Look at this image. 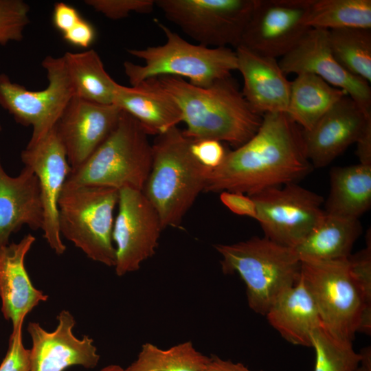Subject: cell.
I'll use <instances>...</instances> for the list:
<instances>
[{
  "label": "cell",
  "mask_w": 371,
  "mask_h": 371,
  "mask_svg": "<svg viewBox=\"0 0 371 371\" xmlns=\"http://www.w3.org/2000/svg\"><path fill=\"white\" fill-rule=\"evenodd\" d=\"M313 168L305 155L302 128L286 113H267L252 137L209 170L204 192L252 196L296 183Z\"/></svg>",
  "instance_id": "6da1fadb"
},
{
  "label": "cell",
  "mask_w": 371,
  "mask_h": 371,
  "mask_svg": "<svg viewBox=\"0 0 371 371\" xmlns=\"http://www.w3.org/2000/svg\"><path fill=\"white\" fill-rule=\"evenodd\" d=\"M178 105L184 135L192 140L214 139L236 148L258 130L262 116L254 112L229 76L200 87L177 76L156 78Z\"/></svg>",
  "instance_id": "7a4b0ae2"
},
{
  "label": "cell",
  "mask_w": 371,
  "mask_h": 371,
  "mask_svg": "<svg viewBox=\"0 0 371 371\" xmlns=\"http://www.w3.org/2000/svg\"><path fill=\"white\" fill-rule=\"evenodd\" d=\"M192 139L177 126L156 136L150 170L143 193L157 211L162 227L179 225L199 194L210 168L190 150Z\"/></svg>",
  "instance_id": "3957f363"
},
{
  "label": "cell",
  "mask_w": 371,
  "mask_h": 371,
  "mask_svg": "<svg viewBox=\"0 0 371 371\" xmlns=\"http://www.w3.org/2000/svg\"><path fill=\"white\" fill-rule=\"evenodd\" d=\"M224 274H238L246 286L249 308L265 315L277 297L301 276V260L293 248L265 237L217 244Z\"/></svg>",
  "instance_id": "277c9868"
},
{
  "label": "cell",
  "mask_w": 371,
  "mask_h": 371,
  "mask_svg": "<svg viewBox=\"0 0 371 371\" xmlns=\"http://www.w3.org/2000/svg\"><path fill=\"white\" fill-rule=\"evenodd\" d=\"M157 24L166 36L164 44L127 50L144 62L143 65L124 62L131 86L149 78L170 76L186 78L196 87H208L237 70L236 52L230 47L192 44L163 23L157 21Z\"/></svg>",
  "instance_id": "5b68a950"
},
{
  "label": "cell",
  "mask_w": 371,
  "mask_h": 371,
  "mask_svg": "<svg viewBox=\"0 0 371 371\" xmlns=\"http://www.w3.org/2000/svg\"><path fill=\"white\" fill-rule=\"evenodd\" d=\"M148 136L136 119L122 111L107 138L80 166L71 170L64 188L95 186L142 191L153 159Z\"/></svg>",
  "instance_id": "8992f818"
},
{
  "label": "cell",
  "mask_w": 371,
  "mask_h": 371,
  "mask_svg": "<svg viewBox=\"0 0 371 371\" xmlns=\"http://www.w3.org/2000/svg\"><path fill=\"white\" fill-rule=\"evenodd\" d=\"M118 198L115 188L82 186L64 188L58 200L60 235L108 267L115 265L113 229Z\"/></svg>",
  "instance_id": "52a82bcc"
},
{
  "label": "cell",
  "mask_w": 371,
  "mask_h": 371,
  "mask_svg": "<svg viewBox=\"0 0 371 371\" xmlns=\"http://www.w3.org/2000/svg\"><path fill=\"white\" fill-rule=\"evenodd\" d=\"M301 278L323 326L335 337L352 342L365 306L348 259L301 261Z\"/></svg>",
  "instance_id": "ba28073f"
},
{
  "label": "cell",
  "mask_w": 371,
  "mask_h": 371,
  "mask_svg": "<svg viewBox=\"0 0 371 371\" xmlns=\"http://www.w3.org/2000/svg\"><path fill=\"white\" fill-rule=\"evenodd\" d=\"M41 65L48 85L40 91L28 90L0 74V106L18 124L32 127L27 146L36 144L52 130L74 95L63 56H47Z\"/></svg>",
  "instance_id": "9c48e42d"
},
{
  "label": "cell",
  "mask_w": 371,
  "mask_h": 371,
  "mask_svg": "<svg viewBox=\"0 0 371 371\" xmlns=\"http://www.w3.org/2000/svg\"><path fill=\"white\" fill-rule=\"evenodd\" d=\"M255 0H155L165 17L208 47H238Z\"/></svg>",
  "instance_id": "30bf717a"
},
{
  "label": "cell",
  "mask_w": 371,
  "mask_h": 371,
  "mask_svg": "<svg viewBox=\"0 0 371 371\" xmlns=\"http://www.w3.org/2000/svg\"><path fill=\"white\" fill-rule=\"evenodd\" d=\"M250 196L265 236L291 248L300 244L326 214L322 196L296 183L270 188Z\"/></svg>",
  "instance_id": "8fae6325"
},
{
  "label": "cell",
  "mask_w": 371,
  "mask_h": 371,
  "mask_svg": "<svg viewBox=\"0 0 371 371\" xmlns=\"http://www.w3.org/2000/svg\"><path fill=\"white\" fill-rule=\"evenodd\" d=\"M118 211L114 220L115 273L122 276L137 271L155 254L161 232L160 218L142 190H119Z\"/></svg>",
  "instance_id": "7c38bea8"
},
{
  "label": "cell",
  "mask_w": 371,
  "mask_h": 371,
  "mask_svg": "<svg viewBox=\"0 0 371 371\" xmlns=\"http://www.w3.org/2000/svg\"><path fill=\"white\" fill-rule=\"evenodd\" d=\"M312 0H255L240 43L262 56L282 57L311 29L306 16Z\"/></svg>",
  "instance_id": "4fadbf2b"
},
{
  "label": "cell",
  "mask_w": 371,
  "mask_h": 371,
  "mask_svg": "<svg viewBox=\"0 0 371 371\" xmlns=\"http://www.w3.org/2000/svg\"><path fill=\"white\" fill-rule=\"evenodd\" d=\"M21 159L38 179L43 210V238L56 254H63L66 246L60 232L58 205L71 168L54 127L36 144L27 145Z\"/></svg>",
  "instance_id": "5bb4252c"
},
{
  "label": "cell",
  "mask_w": 371,
  "mask_h": 371,
  "mask_svg": "<svg viewBox=\"0 0 371 371\" xmlns=\"http://www.w3.org/2000/svg\"><path fill=\"white\" fill-rule=\"evenodd\" d=\"M282 72L311 74L346 93L366 113L371 114L370 84L348 71L335 58L328 31L310 29L278 63Z\"/></svg>",
  "instance_id": "9a60e30c"
},
{
  "label": "cell",
  "mask_w": 371,
  "mask_h": 371,
  "mask_svg": "<svg viewBox=\"0 0 371 371\" xmlns=\"http://www.w3.org/2000/svg\"><path fill=\"white\" fill-rule=\"evenodd\" d=\"M121 111L114 104L73 96L54 126L71 170L80 166L107 138Z\"/></svg>",
  "instance_id": "2e32d148"
},
{
  "label": "cell",
  "mask_w": 371,
  "mask_h": 371,
  "mask_svg": "<svg viewBox=\"0 0 371 371\" xmlns=\"http://www.w3.org/2000/svg\"><path fill=\"white\" fill-rule=\"evenodd\" d=\"M57 320L58 325L52 332L45 330L37 322L28 324L27 331L32 341L31 371H64L73 366L95 368L100 356L91 337L84 335L79 339L75 336L73 315L63 310Z\"/></svg>",
  "instance_id": "e0dca14e"
},
{
  "label": "cell",
  "mask_w": 371,
  "mask_h": 371,
  "mask_svg": "<svg viewBox=\"0 0 371 371\" xmlns=\"http://www.w3.org/2000/svg\"><path fill=\"white\" fill-rule=\"evenodd\" d=\"M370 121L371 114L345 95L311 129H302L305 155L313 168L330 164L357 142Z\"/></svg>",
  "instance_id": "ac0fdd59"
},
{
  "label": "cell",
  "mask_w": 371,
  "mask_h": 371,
  "mask_svg": "<svg viewBox=\"0 0 371 371\" xmlns=\"http://www.w3.org/2000/svg\"><path fill=\"white\" fill-rule=\"evenodd\" d=\"M237 70L243 78L242 94L251 109L262 116L267 113H286L291 82L276 58L262 56L238 45L235 49Z\"/></svg>",
  "instance_id": "d6986e66"
},
{
  "label": "cell",
  "mask_w": 371,
  "mask_h": 371,
  "mask_svg": "<svg viewBox=\"0 0 371 371\" xmlns=\"http://www.w3.org/2000/svg\"><path fill=\"white\" fill-rule=\"evenodd\" d=\"M28 234L19 243L0 248V298L4 318L12 328L23 324L26 315L48 295L33 285L25 266L27 254L35 242Z\"/></svg>",
  "instance_id": "ffe728a7"
},
{
  "label": "cell",
  "mask_w": 371,
  "mask_h": 371,
  "mask_svg": "<svg viewBox=\"0 0 371 371\" xmlns=\"http://www.w3.org/2000/svg\"><path fill=\"white\" fill-rule=\"evenodd\" d=\"M43 210L36 176L24 166L16 177L3 168L0 155V248L9 244L10 236L23 225L42 229Z\"/></svg>",
  "instance_id": "44dd1931"
},
{
  "label": "cell",
  "mask_w": 371,
  "mask_h": 371,
  "mask_svg": "<svg viewBox=\"0 0 371 371\" xmlns=\"http://www.w3.org/2000/svg\"><path fill=\"white\" fill-rule=\"evenodd\" d=\"M113 104L136 119L148 135L162 134L182 122L178 105L156 78L131 87L119 84Z\"/></svg>",
  "instance_id": "7402d4cb"
},
{
  "label": "cell",
  "mask_w": 371,
  "mask_h": 371,
  "mask_svg": "<svg viewBox=\"0 0 371 371\" xmlns=\"http://www.w3.org/2000/svg\"><path fill=\"white\" fill-rule=\"evenodd\" d=\"M265 316L269 324L289 343L312 346V333L322 324L317 306L301 276L299 281L282 293Z\"/></svg>",
  "instance_id": "603a6c76"
},
{
  "label": "cell",
  "mask_w": 371,
  "mask_h": 371,
  "mask_svg": "<svg viewBox=\"0 0 371 371\" xmlns=\"http://www.w3.org/2000/svg\"><path fill=\"white\" fill-rule=\"evenodd\" d=\"M362 233L359 219L326 213L319 224L294 249L301 261L348 259Z\"/></svg>",
  "instance_id": "cb8c5ba5"
},
{
  "label": "cell",
  "mask_w": 371,
  "mask_h": 371,
  "mask_svg": "<svg viewBox=\"0 0 371 371\" xmlns=\"http://www.w3.org/2000/svg\"><path fill=\"white\" fill-rule=\"evenodd\" d=\"M326 214L359 219L371 206V165L334 167L330 172Z\"/></svg>",
  "instance_id": "d4e9b609"
},
{
  "label": "cell",
  "mask_w": 371,
  "mask_h": 371,
  "mask_svg": "<svg viewBox=\"0 0 371 371\" xmlns=\"http://www.w3.org/2000/svg\"><path fill=\"white\" fill-rule=\"evenodd\" d=\"M346 93L311 74H300L291 82L286 113L302 130L311 129Z\"/></svg>",
  "instance_id": "484cf974"
},
{
  "label": "cell",
  "mask_w": 371,
  "mask_h": 371,
  "mask_svg": "<svg viewBox=\"0 0 371 371\" xmlns=\"http://www.w3.org/2000/svg\"><path fill=\"white\" fill-rule=\"evenodd\" d=\"M63 56L75 96L100 104H113L119 84L106 71L95 50L67 52Z\"/></svg>",
  "instance_id": "4316f807"
},
{
  "label": "cell",
  "mask_w": 371,
  "mask_h": 371,
  "mask_svg": "<svg viewBox=\"0 0 371 371\" xmlns=\"http://www.w3.org/2000/svg\"><path fill=\"white\" fill-rule=\"evenodd\" d=\"M309 28L331 30L371 29L370 0H312L307 16Z\"/></svg>",
  "instance_id": "83f0119b"
},
{
  "label": "cell",
  "mask_w": 371,
  "mask_h": 371,
  "mask_svg": "<svg viewBox=\"0 0 371 371\" xmlns=\"http://www.w3.org/2000/svg\"><path fill=\"white\" fill-rule=\"evenodd\" d=\"M209 360L190 341L168 349L147 342L125 371H203Z\"/></svg>",
  "instance_id": "f1b7e54d"
},
{
  "label": "cell",
  "mask_w": 371,
  "mask_h": 371,
  "mask_svg": "<svg viewBox=\"0 0 371 371\" xmlns=\"http://www.w3.org/2000/svg\"><path fill=\"white\" fill-rule=\"evenodd\" d=\"M328 41L337 60L350 74L371 82V29L328 30Z\"/></svg>",
  "instance_id": "f546056e"
},
{
  "label": "cell",
  "mask_w": 371,
  "mask_h": 371,
  "mask_svg": "<svg viewBox=\"0 0 371 371\" xmlns=\"http://www.w3.org/2000/svg\"><path fill=\"white\" fill-rule=\"evenodd\" d=\"M312 348L315 351L314 371H356L361 355L352 342L333 336L322 324L312 333Z\"/></svg>",
  "instance_id": "4dcf8cb0"
},
{
  "label": "cell",
  "mask_w": 371,
  "mask_h": 371,
  "mask_svg": "<svg viewBox=\"0 0 371 371\" xmlns=\"http://www.w3.org/2000/svg\"><path fill=\"white\" fill-rule=\"evenodd\" d=\"M350 271L362 295L365 309L358 332L371 334V240L367 235L366 247L348 258Z\"/></svg>",
  "instance_id": "1f68e13d"
},
{
  "label": "cell",
  "mask_w": 371,
  "mask_h": 371,
  "mask_svg": "<svg viewBox=\"0 0 371 371\" xmlns=\"http://www.w3.org/2000/svg\"><path fill=\"white\" fill-rule=\"evenodd\" d=\"M30 7L23 0H0V45L21 41L30 23Z\"/></svg>",
  "instance_id": "d6a6232c"
},
{
  "label": "cell",
  "mask_w": 371,
  "mask_h": 371,
  "mask_svg": "<svg viewBox=\"0 0 371 371\" xmlns=\"http://www.w3.org/2000/svg\"><path fill=\"white\" fill-rule=\"evenodd\" d=\"M85 3L111 20H120L132 12L149 14L155 0H85Z\"/></svg>",
  "instance_id": "836d02e7"
},
{
  "label": "cell",
  "mask_w": 371,
  "mask_h": 371,
  "mask_svg": "<svg viewBox=\"0 0 371 371\" xmlns=\"http://www.w3.org/2000/svg\"><path fill=\"white\" fill-rule=\"evenodd\" d=\"M22 326L12 328L8 349L0 365V371H31L30 350L24 347Z\"/></svg>",
  "instance_id": "e575fe53"
},
{
  "label": "cell",
  "mask_w": 371,
  "mask_h": 371,
  "mask_svg": "<svg viewBox=\"0 0 371 371\" xmlns=\"http://www.w3.org/2000/svg\"><path fill=\"white\" fill-rule=\"evenodd\" d=\"M190 150L201 164L210 169L218 167L227 153L221 142L207 139L192 140Z\"/></svg>",
  "instance_id": "d590c367"
},
{
  "label": "cell",
  "mask_w": 371,
  "mask_h": 371,
  "mask_svg": "<svg viewBox=\"0 0 371 371\" xmlns=\"http://www.w3.org/2000/svg\"><path fill=\"white\" fill-rule=\"evenodd\" d=\"M221 203L233 213L256 219V204L250 196L238 192H220Z\"/></svg>",
  "instance_id": "8d00e7d4"
},
{
  "label": "cell",
  "mask_w": 371,
  "mask_h": 371,
  "mask_svg": "<svg viewBox=\"0 0 371 371\" xmlns=\"http://www.w3.org/2000/svg\"><path fill=\"white\" fill-rule=\"evenodd\" d=\"M65 41L80 47H88L95 37V30L91 24L81 19L71 29L63 34Z\"/></svg>",
  "instance_id": "74e56055"
},
{
  "label": "cell",
  "mask_w": 371,
  "mask_h": 371,
  "mask_svg": "<svg viewBox=\"0 0 371 371\" xmlns=\"http://www.w3.org/2000/svg\"><path fill=\"white\" fill-rule=\"evenodd\" d=\"M81 19L77 10L70 5L63 2L54 5L53 23L63 34L71 29Z\"/></svg>",
  "instance_id": "f35d334b"
},
{
  "label": "cell",
  "mask_w": 371,
  "mask_h": 371,
  "mask_svg": "<svg viewBox=\"0 0 371 371\" xmlns=\"http://www.w3.org/2000/svg\"><path fill=\"white\" fill-rule=\"evenodd\" d=\"M355 144L359 164L371 165V121L368 123Z\"/></svg>",
  "instance_id": "ab89813d"
},
{
  "label": "cell",
  "mask_w": 371,
  "mask_h": 371,
  "mask_svg": "<svg viewBox=\"0 0 371 371\" xmlns=\"http://www.w3.org/2000/svg\"><path fill=\"white\" fill-rule=\"evenodd\" d=\"M203 371H251L242 363H234L212 355Z\"/></svg>",
  "instance_id": "60d3db41"
},
{
  "label": "cell",
  "mask_w": 371,
  "mask_h": 371,
  "mask_svg": "<svg viewBox=\"0 0 371 371\" xmlns=\"http://www.w3.org/2000/svg\"><path fill=\"white\" fill-rule=\"evenodd\" d=\"M361 355L360 366L356 371H371V350L366 347L359 352Z\"/></svg>",
  "instance_id": "b9f144b4"
},
{
  "label": "cell",
  "mask_w": 371,
  "mask_h": 371,
  "mask_svg": "<svg viewBox=\"0 0 371 371\" xmlns=\"http://www.w3.org/2000/svg\"><path fill=\"white\" fill-rule=\"evenodd\" d=\"M100 371H125V369L118 365H109L103 368Z\"/></svg>",
  "instance_id": "7bdbcfd3"
},
{
  "label": "cell",
  "mask_w": 371,
  "mask_h": 371,
  "mask_svg": "<svg viewBox=\"0 0 371 371\" xmlns=\"http://www.w3.org/2000/svg\"><path fill=\"white\" fill-rule=\"evenodd\" d=\"M2 131V126H1V124L0 123V132Z\"/></svg>",
  "instance_id": "ee69618b"
}]
</instances>
